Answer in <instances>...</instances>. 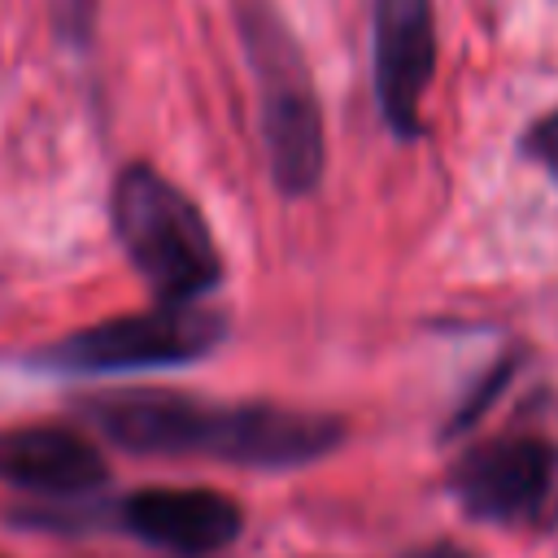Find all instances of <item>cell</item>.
Masks as SVG:
<instances>
[{
  "mask_svg": "<svg viewBox=\"0 0 558 558\" xmlns=\"http://www.w3.org/2000/svg\"><path fill=\"white\" fill-rule=\"evenodd\" d=\"M83 418L135 458H214L248 471H292L327 458L344 440L331 414L270 401H201L161 388H113L78 401Z\"/></svg>",
  "mask_w": 558,
  "mask_h": 558,
  "instance_id": "6da1fadb",
  "label": "cell"
},
{
  "mask_svg": "<svg viewBox=\"0 0 558 558\" xmlns=\"http://www.w3.org/2000/svg\"><path fill=\"white\" fill-rule=\"evenodd\" d=\"M235 26L257 83L270 183L292 201L310 196L327 170V135L305 52L270 0H235Z\"/></svg>",
  "mask_w": 558,
  "mask_h": 558,
  "instance_id": "7a4b0ae2",
  "label": "cell"
},
{
  "mask_svg": "<svg viewBox=\"0 0 558 558\" xmlns=\"http://www.w3.org/2000/svg\"><path fill=\"white\" fill-rule=\"evenodd\" d=\"M227 336L222 314L201 305H157L144 314L109 318L57 340L44 362L74 375H126V371H166L209 357Z\"/></svg>",
  "mask_w": 558,
  "mask_h": 558,
  "instance_id": "277c9868",
  "label": "cell"
},
{
  "mask_svg": "<svg viewBox=\"0 0 558 558\" xmlns=\"http://www.w3.org/2000/svg\"><path fill=\"white\" fill-rule=\"evenodd\" d=\"M0 480L39 497H83L109 480L100 449L61 423H26L0 432Z\"/></svg>",
  "mask_w": 558,
  "mask_h": 558,
  "instance_id": "ba28073f",
  "label": "cell"
},
{
  "mask_svg": "<svg viewBox=\"0 0 558 558\" xmlns=\"http://www.w3.org/2000/svg\"><path fill=\"white\" fill-rule=\"evenodd\" d=\"M109 218L122 253L157 292L161 305H196L222 283V253L196 201L166 174L135 161L118 170Z\"/></svg>",
  "mask_w": 558,
  "mask_h": 558,
  "instance_id": "3957f363",
  "label": "cell"
},
{
  "mask_svg": "<svg viewBox=\"0 0 558 558\" xmlns=\"http://www.w3.org/2000/svg\"><path fill=\"white\" fill-rule=\"evenodd\" d=\"M405 558H480V554H471L466 545H453V541H436V545H423Z\"/></svg>",
  "mask_w": 558,
  "mask_h": 558,
  "instance_id": "30bf717a",
  "label": "cell"
},
{
  "mask_svg": "<svg viewBox=\"0 0 558 558\" xmlns=\"http://www.w3.org/2000/svg\"><path fill=\"white\" fill-rule=\"evenodd\" d=\"M449 497L493 527L545 523L558 506V445L536 432L493 436L453 462Z\"/></svg>",
  "mask_w": 558,
  "mask_h": 558,
  "instance_id": "5b68a950",
  "label": "cell"
},
{
  "mask_svg": "<svg viewBox=\"0 0 558 558\" xmlns=\"http://www.w3.org/2000/svg\"><path fill=\"white\" fill-rule=\"evenodd\" d=\"M122 527L153 549L174 558H209L240 541L244 510L214 488H166L148 484L122 501Z\"/></svg>",
  "mask_w": 558,
  "mask_h": 558,
  "instance_id": "52a82bcc",
  "label": "cell"
},
{
  "mask_svg": "<svg viewBox=\"0 0 558 558\" xmlns=\"http://www.w3.org/2000/svg\"><path fill=\"white\" fill-rule=\"evenodd\" d=\"M519 157L541 166L549 179H558V105L541 113L523 135H519Z\"/></svg>",
  "mask_w": 558,
  "mask_h": 558,
  "instance_id": "9c48e42d",
  "label": "cell"
},
{
  "mask_svg": "<svg viewBox=\"0 0 558 558\" xmlns=\"http://www.w3.org/2000/svg\"><path fill=\"white\" fill-rule=\"evenodd\" d=\"M436 74L432 0H371V78L384 126L397 140L423 135V96Z\"/></svg>",
  "mask_w": 558,
  "mask_h": 558,
  "instance_id": "8992f818",
  "label": "cell"
}]
</instances>
